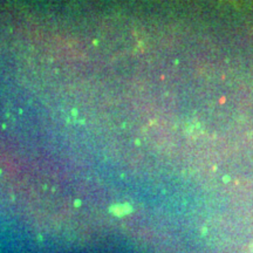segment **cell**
<instances>
[{"label":"cell","instance_id":"cell-1","mask_svg":"<svg viewBox=\"0 0 253 253\" xmlns=\"http://www.w3.org/2000/svg\"><path fill=\"white\" fill-rule=\"evenodd\" d=\"M125 208H126V205H118V207L113 208V211L118 214H123V213L128 212V211L125 210Z\"/></svg>","mask_w":253,"mask_h":253}]
</instances>
